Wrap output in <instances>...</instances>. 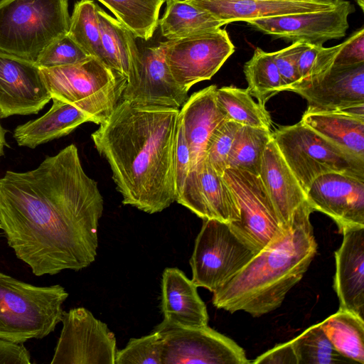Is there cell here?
<instances>
[{
	"label": "cell",
	"instance_id": "cell-15",
	"mask_svg": "<svg viewBox=\"0 0 364 364\" xmlns=\"http://www.w3.org/2000/svg\"><path fill=\"white\" fill-rule=\"evenodd\" d=\"M176 201L203 220L231 223L240 220V209L230 188L206 157L191 167Z\"/></svg>",
	"mask_w": 364,
	"mask_h": 364
},
{
	"label": "cell",
	"instance_id": "cell-10",
	"mask_svg": "<svg viewBox=\"0 0 364 364\" xmlns=\"http://www.w3.org/2000/svg\"><path fill=\"white\" fill-rule=\"evenodd\" d=\"M161 340L162 364H249L245 350L208 325L188 328L163 321L154 329Z\"/></svg>",
	"mask_w": 364,
	"mask_h": 364
},
{
	"label": "cell",
	"instance_id": "cell-3",
	"mask_svg": "<svg viewBox=\"0 0 364 364\" xmlns=\"http://www.w3.org/2000/svg\"><path fill=\"white\" fill-rule=\"evenodd\" d=\"M314 209L304 201L294 212L284 234L257 253L235 276L213 291V304L230 313L254 317L279 307L302 279L316 251L311 223Z\"/></svg>",
	"mask_w": 364,
	"mask_h": 364
},
{
	"label": "cell",
	"instance_id": "cell-4",
	"mask_svg": "<svg viewBox=\"0 0 364 364\" xmlns=\"http://www.w3.org/2000/svg\"><path fill=\"white\" fill-rule=\"evenodd\" d=\"M51 99L67 102L100 125L119 102L127 79L95 57L75 65L39 68Z\"/></svg>",
	"mask_w": 364,
	"mask_h": 364
},
{
	"label": "cell",
	"instance_id": "cell-39",
	"mask_svg": "<svg viewBox=\"0 0 364 364\" xmlns=\"http://www.w3.org/2000/svg\"><path fill=\"white\" fill-rule=\"evenodd\" d=\"M303 46V42H294L287 48L272 53L285 91H291L300 82L297 63Z\"/></svg>",
	"mask_w": 364,
	"mask_h": 364
},
{
	"label": "cell",
	"instance_id": "cell-35",
	"mask_svg": "<svg viewBox=\"0 0 364 364\" xmlns=\"http://www.w3.org/2000/svg\"><path fill=\"white\" fill-rule=\"evenodd\" d=\"M343 46V43H341L324 48L322 45L304 43L297 63L300 82L296 87L311 83L326 74L333 67Z\"/></svg>",
	"mask_w": 364,
	"mask_h": 364
},
{
	"label": "cell",
	"instance_id": "cell-21",
	"mask_svg": "<svg viewBox=\"0 0 364 364\" xmlns=\"http://www.w3.org/2000/svg\"><path fill=\"white\" fill-rule=\"evenodd\" d=\"M197 287L179 269L166 268L161 279L163 321L188 328L207 326V309Z\"/></svg>",
	"mask_w": 364,
	"mask_h": 364
},
{
	"label": "cell",
	"instance_id": "cell-18",
	"mask_svg": "<svg viewBox=\"0 0 364 364\" xmlns=\"http://www.w3.org/2000/svg\"><path fill=\"white\" fill-rule=\"evenodd\" d=\"M291 91L307 101L306 112L364 113V63L333 66L318 80Z\"/></svg>",
	"mask_w": 364,
	"mask_h": 364
},
{
	"label": "cell",
	"instance_id": "cell-31",
	"mask_svg": "<svg viewBox=\"0 0 364 364\" xmlns=\"http://www.w3.org/2000/svg\"><path fill=\"white\" fill-rule=\"evenodd\" d=\"M247 91L263 105L269 98L285 91L272 53L257 48L252 58L244 65Z\"/></svg>",
	"mask_w": 364,
	"mask_h": 364
},
{
	"label": "cell",
	"instance_id": "cell-29",
	"mask_svg": "<svg viewBox=\"0 0 364 364\" xmlns=\"http://www.w3.org/2000/svg\"><path fill=\"white\" fill-rule=\"evenodd\" d=\"M136 38L149 40L159 26V16L166 0H98Z\"/></svg>",
	"mask_w": 364,
	"mask_h": 364
},
{
	"label": "cell",
	"instance_id": "cell-16",
	"mask_svg": "<svg viewBox=\"0 0 364 364\" xmlns=\"http://www.w3.org/2000/svg\"><path fill=\"white\" fill-rule=\"evenodd\" d=\"M50 100L35 62L0 52L1 118L37 114Z\"/></svg>",
	"mask_w": 364,
	"mask_h": 364
},
{
	"label": "cell",
	"instance_id": "cell-45",
	"mask_svg": "<svg viewBox=\"0 0 364 364\" xmlns=\"http://www.w3.org/2000/svg\"><path fill=\"white\" fill-rule=\"evenodd\" d=\"M262 1H333V0H258Z\"/></svg>",
	"mask_w": 364,
	"mask_h": 364
},
{
	"label": "cell",
	"instance_id": "cell-41",
	"mask_svg": "<svg viewBox=\"0 0 364 364\" xmlns=\"http://www.w3.org/2000/svg\"><path fill=\"white\" fill-rule=\"evenodd\" d=\"M191 168V154L180 119L176 133L175 149V177L176 195Z\"/></svg>",
	"mask_w": 364,
	"mask_h": 364
},
{
	"label": "cell",
	"instance_id": "cell-12",
	"mask_svg": "<svg viewBox=\"0 0 364 364\" xmlns=\"http://www.w3.org/2000/svg\"><path fill=\"white\" fill-rule=\"evenodd\" d=\"M62 331L51 364H114V334L84 307L63 311Z\"/></svg>",
	"mask_w": 364,
	"mask_h": 364
},
{
	"label": "cell",
	"instance_id": "cell-17",
	"mask_svg": "<svg viewBox=\"0 0 364 364\" xmlns=\"http://www.w3.org/2000/svg\"><path fill=\"white\" fill-rule=\"evenodd\" d=\"M314 211L331 218L340 232L364 226V179L341 173L319 176L306 191Z\"/></svg>",
	"mask_w": 364,
	"mask_h": 364
},
{
	"label": "cell",
	"instance_id": "cell-27",
	"mask_svg": "<svg viewBox=\"0 0 364 364\" xmlns=\"http://www.w3.org/2000/svg\"><path fill=\"white\" fill-rule=\"evenodd\" d=\"M97 13L106 65L127 79L138 50L136 38L121 22L98 6Z\"/></svg>",
	"mask_w": 364,
	"mask_h": 364
},
{
	"label": "cell",
	"instance_id": "cell-26",
	"mask_svg": "<svg viewBox=\"0 0 364 364\" xmlns=\"http://www.w3.org/2000/svg\"><path fill=\"white\" fill-rule=\"evenodd\" d=\"M166 7L159 25L162 36L168 40L185 38L226 25L185 0H166Z\"/></svg>",
	"mask_w": 364,
	"mask_h": 364
},
{
	"label": "cell",
	"instance_id": "cell-2",
	"mask_svg": "<svg viewBox=\"0 0 364 364\" xmlns=\"http://www.w3.org/2000/svg\"><path fill=\"white\" fill-rule=\"evenodd\" d=\"M179 113L176 108L121 100L91 134L112 170L123 204L153 214L176 201Z\"/></svg>",
	"mask_w": 364,
	"mask_h": 364
},
{
	"label": "cell",
	"instance_id": "cell-40",
	"mask_svg": "<svg viewBox=\"0 0 364 364\" xmlns=\"http://www.w3.org/2000/svg\"><path fill=\"white\" fill-rule=\"evenodd\" d=\"M343 43L333 66H349L364 63V27L354 32Z\"/></svg>",
	"mask_w": 364,
	"mask_h": 364
},
{
	"label": "cell",
	"instance_id": "cell-38",
	"mask_svg": "<svg viewBox=\"0 0 364 364\" xmlns=\"http://www.w3.org/2000/svg\"><path fill=\"white\" fill-rule=\"evenodd\" d=\"M90 56L68 34L57 38L38 55L36 64L39 68H54L75 65Z\"/></svg>",
	"mask_w": 364,
	"mask_h": 364
},
{
	"label": "cell",
	"instance_id": "cell-9",
	"mask_svg": "<svg viewBox=\"0 0 364 364\" xmlns=\"http://www.w3.org/2000/svg\"><path fill=\"white\" fill-rule=\"evenodd\" d=\"M223 178L235 196L240 220L230 229L257 253L282 237L287 228L279 222L259 176L240 168H227Z\"/></svg>",
	"mask_w": 364,
	"mask_h": 364
},
{
	"label": "cell",
	"instance_id": "cell-42",
	"mask_svg": "<svg viewBox=\"0 0 364 364\" xmlns=\"http://www.w3.org/2000/svg\"><path fill=\"white\" fill-rule=\"evenodd\" d=\"M254 364H298L291 341L278 344L252 361Z\"/></svg>",
	"mask_w": 364,
	"mask_h": 364
},
{
	"label": "cell",
	"instance_id": "cell-37",
	"mask_svg": "<svg viewBox=\"0 0 364 364\" xmlns=\"http://www.w3.org/2000/svg\"><path fill=\"white\" fill-rule=\"evenodd\" d=\"M241 124L231 120H225L210 136L205 157L213 168L223 175L228 168V156L236 134Z\"/></svg>",
	"mask_w": 364,
	"mask_h": 364
},
{
	"label": "cell",
	"instance_id": "cell-33",
	"mask_svg": "<svg viewBox=\"0 0 364 364\" xmlns=\"http://www.w3.org/2000/svg\"><path fill=\"white\" fill-rule=\"evenodd\" d=\"M271 139L269 129L242 125L232 143L228 168H240L259 175L262 154Z\"/></svg>",
	"mask_w": 364,
	"mask_h": 364
},
{
	"label": "cell",
	"instance_id": "cell-43",
	"mask_svg": "<svg viewBox=\"0 0 364 364\" xmlns=\"http://www.w3.org/2000/svg\"><path fill=\"white\" fill-rule=\"evenodd\" d=\"M31 357L21 344L0 339V364H28Z\"/></svg>",
	"mask_w": 364,
	"mask_h": 364
},
{
	"label": "cell",
	"instance_id": "cell-30",
	"mask_svg": "<svg viewBox=\"0 0 364 364\" xmlns=\"http://www.w3.org/2000/svg\"><path fill=\"white\" fill-rule=\"evenodd\" d=\"M216 100L228 120L270 130L272 123L265 105L256 102L247 89L235 86L217 88Z\"/></svg>",
	"mask_w": 364,
	"mask_h": 364
},
{
	"label": "cell",
	"instance_id": "cell-13",
	"mask_svg": "<svg viewBox=\"0 0 364 364\" xmlns=\"http://www.w3.org/2000/svg\"><path fill=\"white\" fill-rule=\"evenodd\" d=\"M188 92L174 80L165 60L163 42H159L138 47L121 100L179 109L188 100Z\"/></svg>",
	"mask_w": 364,
	"mask_h": 364
},
{
	"label": "cell",
	"instance_id": "cell-5",
	"mask_svg": "<svg viewBox=\"0 0 364 364\" xmlns=\"http://www.w3.org/2000/svg\"><path fill=\"white\" fill-rule=\"evenodd\" d=\"M64 287L34 286L0 272V339L22 343L42 338L61 321Z\"/></svg>",
	"mask_w": 364,
	"mask_h": 364
},
{
	"label": "cell",
	"instance_id": "cell-36",
	"mask_svg": "<svg viewBox=\"0 0 364 364\" xmlns=\"http://www.w3.org/2000/svg\"><path fill=\"white\" fill-rule=\"evenodd\" d=\"M161 340L156 331L151 334L131 338L121 350H118L114 364H162Z\"/></svg>",
	"mask_w": 364,
	"mask_h": 364
},
{
	"label": "cell",
	"instance_id": "cell-22",
	"mask_svg": "<svg viewBox=\"0 0 364 364\" xmlns=\"http://www.w3.org/2000/svg\"><path fill=\"white\" fill-rule=\"evenodd\" d=\"M217 88L211 85L194 92L180 109L179 119L189 147L191 167L205 158L210 136L227 119L216 100Z\"/></svg>",
	"mask_w": 364,
	"mask_h": 364
},
{
	"label": "cell",
	"instance_id": "cell-24",
	"mask_svg": "<svg viewBox=\"0 0 364 364\" xmlns=\"http://www.w3.org/2000/svg\"><path fill=\"white\" fill-rule=\"evenodd\" d=\"M51 100L53 105L45 114L14 129L13 136L18 146L34 149L90 122L89 117L75 106L58 99Z\"/></svg>",
	"mask_w": 364,
	"mask_h": 364
},
{
	"label": "cell",
	"instance_id": "cell-44",
	"mask_svg": "<svg viewBox=\"0 0 364 364\" xmlns=\"http://www.w3.org/2000/svg\"><path fill=\"white\" fill-rule=\"evenodd\" d=\"M1 119V113H0V119ZM6 131L5 129L2 127L1 122H0V157L4 155V146H8L5 135H6Z\"/></svg>",
	"mask_w": 364,
	"mask_h": 364
},
{
	"label": "cell",
	"instance_id": "cell-1",
	"mask_svg": "<svg viewBox=\"0 0 364 364\" xmlns=\"http://www.w3.org/2000/svg\"><path fill=\"white\" fill-rule=\"evenodd\" d=\"M103 203L74 144L33 170L0 178V228L36 276L78 271L95 260Z\"/></svg>",
	"mask_w": 364,
	"mask_h": 364
},
{
	"label": "cell",
	"instance_id": "cell-11",
	"mask_svg": "<svg viewBox=\"0 0 364 364\" xmlns=\"http://www.w3.org/2000/svg\"><path fill=\"white\" fill-rule=\"evenodd\" d=\"M164 57L174 80L186 90L210 80L234 53L226 30L218 28L163 42Z\"/></svg>",
	"mask_w": 364,
	"mask_h": 364
},
{
	"label": "cell",
	"instance_id": "cell-7",
	"mask_svg": "<svg viewBox=\"0 0 364 364\" xmlns=\"http://www.w3.org/2000/svg\"><path fill=\"white\" fill-rule=\"evenodd\" d=\"M272 137L306 193L315 178L328 173L364 179V160L345 152L301 120L279 127Z\"/></svg>",
	"mask_w": 364,
	"mask_h": 364
},
{
	"label": "cell",
	"instance_id": "cell-34",
	"mask_svg": "<svg viewBox=\"0 0 364 364\" xmlns=\"http://www.w3.org/2000/svg\"><path fill=\"white\" fill-rule=\"evenodd\" d=\"M298 364H338L353 363L333 347L320 323L309 327L291 340Z\"/></svg>",
	"mask_w": 364,
	"mask_h": 364
},
{
	"label": "cell",
	"instance_id": "cell-8",
	"mask_svg": "<svg viewBox=\"0 0 364 364\" xmlns=\"http://www.w3.org/2000/svg\"><path fill=\"white\" fill-rule=\"evenodd\" d=\"M190 259L192 281L213 292L257 254L230 229L229 223L203 220Z\"/></svg>",
	"mask_w": 364,
	"mask_h": 364
},
{
	"label": "cell",
	"instance_id": "cell-14",
	"mask_svg": "<svg viewBox=\"0 0 364 364\" xmlns=\"http://www.w3.org/2000/svg\"><path fill=\"white\" fill-rule=\"evenodd\" d=\"M355 11L350 2L338 0L336 5L325 10L249 19L245 22L253 28L274 38L287 41L323 45L346 36L348 16Z\"/></svg>",
	"mask_w": 364,
	"mask_h": 364
},
{
	"label": "cell",
	"instance_id": "cell-6",
	"mask_svg": "<svg viewBox=\"0 0 364 364\" xmlns=\"http://www.w3.org/2000/svg\"><path fill=\"white\" fill-rule=\"evenodd\" d=\"M70 20L68 0H0V52L35 62Z\"/></svg>",
	"mask_w": 364,
	"mask_h": 364
},
{
	"label": "cell",
	"instance_id": "cell-19",
	"mask_svg": "<svg viewBox=\"0 0 364 364\" xmlns=\"http://www.w3.org/2000/svg\"><path fill=\"white\" fill-rule=\"evenodd\" d=\"M343 242L335 252L333 288L340 309L364 318V226L343 229Z\"/></svg>",
	"mask_w": 364,
	"mask_h": 364
},
{
	"label": "cell",
	"instance_id": "cell-25",
	"mask_svg": "<svg viewBox=\"0 0 364 364\" xmlns=\"http://www.w3.org/2000/svg\"><path fill=\"white\" fill-rule=\"evenodd\" d=\"M301 120L345 152L364 160V113L305 111Z\"/></svg>",
	"mask_w": 364,
	"mask_h": 364
},
{
	"label": "cell",
	"instance_id": "cell-32",
	"mask_svg": "<svg viewBox=\"0 0 364 364\" xmlns=\"http://www.w3.org/2000/svg\"><path fill=\"white\" fill-rule=\"evenodd\" d=\"M97 9V5L92 0L76 2L68 35L90 56L106 65Z\"/></svg>",
	"mask_w": 364,
	"mask_h": 364
},
{
	"label": "cell",
	"instance_id": "cell-23",
	"mask_svg": "<svg viewBox=\"0 0 364 364\" xmlns=\"http://www.w3.org/2000/svg\"><path fill=\"white\" fill-rule=\"evenodd\" d=\"M226 24L249 19L295 14L333 8L338 0L262 1L258 0H185Z\"/></svg>",
	"mask_w": 364,
	"mask_h": 364
},
{
	"label": "cell",
	"instance_id": "cell-46",
	"mask_svg": "<svg viewBox=\"0 0 364 364\" xmlns=\"http://www.w3.org/2000/svg\"><path fill=\"white\" fill-rule=\"evenodd\" d=\"M358 6L360 7L361 10H364V0H355Z\"/></svg>",
	"mask_w": 364,
	"mask_h": 364
},
{
	"label": "cell",
	"instance_id": "cell-28",
	"mask_svg": "<svg viewBox=\"0 0 364 364\" xmlns=\"http://www.w3.org/2000/svg\"><path fill=\"white\" fill-rule=\"evenodd\" d=\"M320 326L336 350L353 362L364 364V319L340 309Z\"/></svg>",
	"mask_w": 364,
	"mask_h": 364
},
{
	"label": "cell",
	"instance_id": "cell-20",
	"mask_svg": "<svg viewBox=\"0 0 364 364\" xmlns=\"http://www.w3.org/2000/svg\"><path fill=\"white\" fill-rule=\"evenodd\" d=\"M259 176L282 225L287 228L306 193L279 152L272 137L262 154Z\"/></svg>",
	"mask_w": 364,
	"mask_h": 364
}]
</instances>
